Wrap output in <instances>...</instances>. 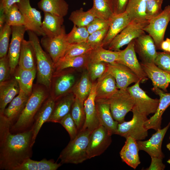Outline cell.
Instances as JSON below:
<instances>
[{"mask_svg":"<svg viewBox=\"0 0 170 170\" xmlns=\"http://www.w3.org/2000/svg\"><path fill=\"white\" fill-rule=\"evenodd\" d=\"M12 124L0 114V169L15 170L32 154V132L31 128L13 133Z\"/></svg>","mask_w":170,"mask_h":170,"instance_id":"1","label":"cell"},{"mask_svg":"<svg viewBox=\"0 0 170 170\" xmlns=\"http://www.w3.org/2000/svg\"><path fill=\"white\" fill-rule=\"evenodd\" d=\"M47 97L43 88L38 87L34 89L24 109L15 123L11 126V132L20 133L31 128L36 115Z\"/></svg>","mask_w":170,"mask_h":170,"instance_id":"2","label":"cell"},{"mask_svg":"<svg viewBox=\"0 0 170 170\" xmlns=\"http://www.w3.org/2000/svg\"><path fill=\"white\" fill-rule=\"evenodd\" d=\"M91 131L87 129L80 131L61 151L59 159L61 164H78L88 159L87 148Z\"/></svg>","mask_w":170,"mask_h":170,"instance_id":"3","label":"cell"},{"mask_svg":"<svg viewBox=\"0 0 170 170\" xmlns=\"http://www.w3.org/2000/svg\"><path fill=\"white\" fill-rule=\"evenodd\" d=\"M29 41L34 48L36 60L38 82L49 88L54 70V64L49 55L42 49L38 36L33 31H27Z\"/></svg>","mask_w":170,"mask_h":170,"instance_id":"4","label":"cell"},{"mask_svg":"<svg viewBox=\"0 0 170 170\" xmlns=\"http://www.w3.org/2000/svg\"><path fill=\"white\" fill-rule=\"evenodd\" d=\"M131 111L133 112L132 119L118 123L116 134L126 139L130 137L137 141L143 140L148 135V130L144 127V123L148 118L146 116L134 107Z\"/></svg>","mask_w":170,"mask_h":170,"instance_id":"5","label":"cell"},{"mask_svg":"<svg viewBox=\"0 0 170 170\" xmlns=\"http://www.w3.org/2000/svg\"><path fill=\"white\" fill-rule=\"evenodd\" d=\"M109 104L110 112L115 121L119 123L124 121L126 114L134 106L132 96L126 89H119L109 98L105 99Z\"/></svg>","mask_w":170,"mask_h":170,"instance_id":"6","label":"cell"},{"mask_svg":"<svg viewBox=\"0 0 170 170\" xmlns=\"http://www.w3.org/2000/svg\"><path fill=\"white\" fill-rule=\"evenodd\" d=\"M149 22L143 21H131L117 35L107 46L108 49L119 51L124 46L145 33L144 29Z\"/></svg>","mask_w":170,"mask_h":170,"instance_id":"7","label":"cell"},{"mask_svg":"<svg viewBox=\"0 0 170 170\" xmlns=\"http://www.w3.org/2000/svg\"><path fill=\"white\" fill-rule=\"evenodd\" d=\"M140 80L133 86L128 87L127 90L134 100V107L141 113L147 116L154 114L157 109L159 100L149 97L139 86Z\"/></svg>","mask_w":170,"mask_h":170,"instance_id":"8","label":"cell"},{"mask_svg":"<svg viewBox=\"0 0 170 170\" xmlns=\"http://www.w3.org/2000/svg\"><path fill=\"white\" fill-rule=\"evenodd\" d=\"M170 21V5L165 7L162 13L149 21L144 29L154 40L156 49H161L167 26Z\"/></svg>","mask_w":170,"mask_h":170,"instance_id":"9","label":"cell"},{"mask_svg":"<svg viewBox=\"0 0 170 170\" xmlns=\"http://www.w3.org/2000/svg\"><path fill=\"white\" fill-rule=\"evenodd\" d=\"M65 27L63 26L61 33L53 37L43 36L41 44L49 55L54 64L64 55L69 44L68 42Z\"/></svg>","mask_w":170,"mask_h":170,"instance_id":"10","label":"cell"},{"mask_svg":"<svg viewBox=\"0 0 170 170\" xmlns=\"http://www.w3.org/2000/svg\"><path fill=\"white\" fill-rule=\"evenodd\" d=\"M111 136L102 125L92 132L87 148L88 159L99 156L105 151L111 143Z\"/></svg>","mask_w":170,"mask_h":170,"instance_id":"11","label":"cell"},{"mask_svg":"<svg viewBox=\"0 0 170 170\" xmlns=\"http://www.w3.org/2000/svg\"><path fill=\"white\" fill-rule=\"evenodd\" d=\"M17 4L24 17L27 30L33 31L38 36H45L41 27V12L31 7L30 0H20Z\"/></svg>","mask_w":170,"mask_h":170,"instance_id":"12","label":"cell"},{"mask_svg":"<svg viewBox=\"0 0 170 170\" xmlns=\"http://www.w3.org/2000/svg\"><path fill=\"white\" fill-rule=\"evenodd\" d=\"M106 71L114 77L119 89H126L130 84L140 80L128 67L117 62L108 63Z\"/></svg>","mask_w":170,"mask_h":170,"instance_id":"13","label":"cell"},{"mask_svg":"<svg viewBox=\"0 0 170 170\" xmlns=\"http://www.w3.org/2000/svg\"><path fill=\"white\" fill-rule=\"evenodd\" d=\"M119 56L116 62L122 64L130 68L138 76L140 82L143 83L148 78L137 58L134 48V40L123 50L119 51Z\"/></svg>","mask_w":170,"mask_h":170,"instance_id":"14","label":"cell"},{"mask_svg":"<svg viewBox=\"0 0 170 170\" xmlns=\"http://www.w3.org/2000/svg\"><path fill=\"white\" fill-rule=\"evenodd\" d=\"M12 38L9 45L8 56L11 74L14 73L18 65L22 42L27 31L24 26H12Z\"/></svg>","mask_w":170,"mask_h":170,"instance_id":"15","label":"cell"},{"mask_svg":"<svg viewBox=\"0 0 170 170\" xmlns=\"http://www.w3.org/2000/svg\"><path fill=\"white\" fill-rule=\"evenodd\" d=\"M170 122L162 129H158L149 139L145 141H137L139 150L147 153L151 157H157L163 159L164 156L162 150V142L169 127Z\"/></svg>","mask_w":170,"mask_h":170,"instance_id":"16","label":"cell"},{"mask_svg":"<svg viewBox=\"0 0 170 170\" xmlns=\"http://www.w3.org/2000/svg\"><path fill=\"white\" fill-rule=\"evenodd\" d=\"M135 52L144 63H154L157 52L155 42L145 33L134 40Z\"/></svg>","mask_w":170,"mask_h":170,"instance_id":"17","label":"cell"},{"mask_svg":"<svg viewBox=\"0 0 170 170\" xmlns=\"http://www.w3.org/2000/svg\"><path fill=\"white\" fill-rule=\"evenodd\" d=\"M152 90L159 96V104L156 112L145 122L144 127L148 130L153 129L157 131L161 128L162 116L170 105V93H166L161 89L153 87Z\"/></svg>","mask_w":170,"mask_h":170,"instance_id":"18","label":"cell"},{"mask_svg":"<svg viewBox=\"0 0 170 170\" xmlns=\"http://www.w3.org/2000/svg\"><path fill=\"white\" fill-rule=\"evenodd\" d=\"M96 84L97 82H93L90 93L84 102L86 118L82 130L87 129L93 131L100 125L95 104Z\"/></svg>","mask_w":170,"mask_h":170,"instance_id":"19","label":"cell"},{"mask_svg":"<svg viewBox=\"0 0 170 170\" xmlns=\"http://www.w3.org/2000/svg\"><path fill=\"white\" fill-rule=\"evenodd\" d=\"M140 64L147 76L151 81L153 87L167 92L170 85V73L160 69L154 63L141 62Z\"/></svg>","mask_w":170,"mask_h":170,"instance_id":"20","label":"cell"},{"mask_svg":"<svg viewBox=\"0 0 170 170\" xmlns=\"http://www.w3.org/2000/svg\"><path fill=\"white\" fill-rule=\"evenodd\" d=\"M97 113L100 125L103 126L112 135L116 134L118 122L113 119L110 105L105 99H95Z\"/></svg>","mask_w":170,"mask_h":170,"instance_id":"21","label":"cell"},{"mask_svg":"<svg viewBox=\"0 0 170 170\" xmlns=\"http://www.w3.org/2000/svg\"><path fill=\"white\" fill-rule=\"evenodd\" d=\"M55 101L51 96L46 99L36 115L31 128L32 132V144L33 145L37 135L43 124L47 122L53 111Z\"/></svg>","mask_w":170,"mask_h":170,"instance_id":"22","label":"cell"},{"mask_svg":"<svg viewBox=\"0 0 170 170\" xmlns=\"http://www.w3.org/2000/svg\"><path fill=\"white\" fill-rule=\"evenodd\" d=\"M114 77L106 71L97 79L95 99H106L118 90Z\"/></svg>","mask_w":170,"mask_h":170,"instance_id":"23","label":"cell"},{"mask_svg":"<svg viewBox=\"0 0 170 170\" xmlns=\"http://www.w3.org/2000/svg\"><path fill=\"white\" fill-rule=\"evenodd\" d=\"M19 83L14 77L0 83V114L20 91Z\"/></svg>","mask_w":170,"mask_h":170,"instance_id":"24","label":"cell"},{"mask_svg":"<svg viewBox=\"0 0 170 170\" xmlns=\"http://www.w3.org/2000/svg\"><path fill=\"white\" fill-rule=\"evenodd\" d=\"M139 150L136 141L131 137L126 139L125 144L120 154L123 162L134 169L140 163L139 152Z\"/></svg>","mask_w":170,"mask_h":170,"instance_id":"25","label":"cell"},{"mask_svg":"<svg viewBox=\"0 0 170 170\" xmlns=\"http://www.w3.org/2000/svg\"><path fill=\"white\" fill-rule=\"evenodd\" d=\"M131 21L126 11L119 14H114L111 19L107 33L103 41V47L107 46Z\"/></svg>","mask_w":170,"mask_h":170,"instance_id":"26","label":"cell"},{"mask_svg":"<svg viewBox=\"0 0 170 170\" xmlns=\"http://www.w3.org/2000/svg\"><path fill=\"white\" fill-rule=\"evenodd\" d=\"M30 96L20 89L18 95L13 99L5 109L3 114L12 124L24 109Z\"/></svg>","mask_w":170,"mask_h":170,"instance_id":"27","label":"cell"},{"mask_svg":"<svg viewBox=\"0 0 170 170\" xmlns=\"http://www.w3.org/2000/svg\"><path fill=\"white\" fill-rule=\"evenodd\" d=\"M75 98L74 94L71 93L55 103L52 113L47 122L59 123L63 117L70 113Z\"/></svg>","mask_w":170,"mask_h":170,"instance_id":"28","label":"cell"},{"mask_svg":"<svg viewBox=\"0 0 170 170\" xmlns=\"http://www.w3.org/2000/svg\"><path fill=\"white\" fill-rule=\"evenodd\" d=\"M44 14L41 27L45 36L53 37L59 35L64 26L63 17L46 12H44Z\"/></svg>","mask_w":170,"mask_h":170,"instance_id":"29","label":"cell"},{"mask_svg":"<svg viewBox=\"0 0 170 170\" xmlns=\"http://www.w3.org/2000/svg\"><path fill=\"white\" fill-rule=\"evenodd\" d=\"M36 57L33 47L30 41L24 39L22 42L18 63L19 67L33 70L36 69Z\"/></svg>","mask_w":170,"mask_h":170,"instance_id":"30","label":"cell"},{"mask_svg":"<svg viewBox=\"0 0 170 170\" xmlns=\"http://www.w3.org/2000/svg\"><path fill=\"white\" fill-rule=\"evenodd\" d=\"M37 5L43 12L62 17L67 14L69 8L65 0H40Z\"/></svg>","mask_w":170,"mask_h":170,"instance_id":"31","label":"cell"},{"mask_svg":"<svg viewBox=\"0 0 170 170\" xmlns=\"http://www.w3.org/2000/svg\"><path fill=\"white\" fill-rule=\"evenodd\" d=\"M75 81V76L72 73H65L60 75L54 82L53 95L51 97L55 101L58 99L72 88Z\"/></svg>","mask_w":170,"mask_h":170,"instance_id":"32","label":"cell"},{"mask_svg":"<svg viewBox=\"0 0 170 170\" xmlns=\"http://www.w3.org/2000/svg\"><path fill=\"white\" fill-rule=\"evenodd\" d=\"M36 69L28 70L19 67L16 72L14 77L17 81L20 89L29 96L32 91V85L36 76Z\"/></svg>","mask_w":170,"mask_h":170,"instance_id":"33","label":"cell"},{"mask_svg":"<svg viewBox=\"0 0 170 170\" xmlns=\"http://www.w3.org/2000/svg\"><path fill=\"white\" fill-rule=\"evenodd\" d=\"M89 54L73 57H62L54 64V69L60 72L68 68L86 67L89 62Z\"/></svg>","mask_w":170,"mask_h":170,"instance_id":"34","label":"cell"},{"mask_svg":"<svg viewBox=\"0 0 170 170\" xmlns=\"http://www.w3.org/2000/svg\"><path fill=\"white\" fill-rule=\"evenodd\" d=\"M62 164L54 162L53 159L43 158L40 161L32 160L31 158L26 160L15 170H56Z\"/></svg>","mask_w":170,"mask_h":170,"instance_id":"35","label":"cell"},{"mask_svg":"<svg viewBox=\"0 0 170 170\" xmlns=\"http://www.w3.org/2000/svg\"><path fill=\"white\" fill-rule=\"evenodd\" d=\"M119 56V51L106 49L103 47H100L92 49L90 52L88 63H112L117 61Z\"/></svg>","mask_w":170,"mask_h":170,"instance_id":"36","label":"cell"},{"mask_svg":"<svg viewBox=\"0 0 170 170\" xmlns=\"http://www.w3.org/2000/svg\"><path fill=\"white\" fill-rule=\"evenodd\" d=\"M92 85L93 82L88 71H85L72 88L75 97L84 103L90 93Z\"/></svg>","mask_w":170,"mask_h":170,"instance_id":"37","label":"cell"},{"mask_svg":"<svg viewBox=\"0 0 170 170\" xmlns=\"http://www.w3.org/2000/svg\"><path fill=\"white\" fill-rule=\"evenodd\" d=\"M125 11L131 21H143L146 18V1L143 0H129Z\"/></svg>","mask_w":170,"mask_h":170,"instance_id":"38","label":"cell"},{"mask_svg":"<svg viewBox=\"0 0 170 170\" xmlns=\"http://www.w3.org/2000/svg\"><path fill=\"white\" fill-rule=\"evenodd\" d=\"M93 4L90 9L97 17L110 20L114 14L111 0H93Z\"/></svg>","mask_w":170,"mask_h":170,"instance_id":"39","label":"cell"},{"mask_svg":"<svg viewBox=\"0 0 170 170\" xmlns=\"http://www.w3.org/2000/svg\"><path fill=\"white\" fill-rule=\"evenodd\" d=\"M96 18L90 9L85 11L81 8L72 12L69 19L77 26L86 27Z\"/></svg>","mask_w":170,"mask_h":170,"instance_id":"40","label":"cell"},{"mask_svg":"<svg viewBox=\"0 0 170 170\" xmlns=\"http://www.w3.org/2000/svg\"><path fill=\"white\" fill-rule=\"evenodd\" d=\"M71 112V116L76 123L79 132L82 129L85 121L86 116L84 103L75 97Z\"/></svg>","mask_w":170,"mask_h":170,"instance_id":"41","label":"cell"},{"mask_svg":"<svg viewBox=\"0 0 170 170\" xmlns=\"http://www.w3.org/2000/svg\"><path fill=\"white\" fill-rule=\"evenodd\" d=\"M5 23L12 26L25 25L23 15L19 9L17 3L11 7L5 12Z\"/></svg>","mask_w":170,"mask_h":170,"instance_id":"42","label":"cell"},{"mask_svg":"<svg viewBox=\"0 0 170 170\" xmlns=\"http://www.w3.org/2000/svg\"><path fill=\"white\" fill-rule=\"evenodd\" d=\"M93 48L87 42L69 44L64 55L62 57L78 56L89 54Z\"/></svg>","mask_w":170,"mask_h":170,"instance_id":"43","label":"cell"},{"mask_svg":"<svg viewBox=\"0 0 170 170\" xmlns=\"http://www.w3.org/2000/svg\"><path fill=\"white\" fill-rule=\"evenodd\" d=\"M89 34L85 27H78L74 25L70 32L66 35L69 44H73L87 41Z\"/></svg>","mask_w":170,"mask_h":170,"instance_id":"44","label":"cell"},{"mask_svg":"<svg viewBox=\"0 0 170 170\" xmlns=\"http://www.w3.org/2000/svg\"><path fill=\"white\" fill-rule=\"evenodd\" d=\"M12 34L11 26L5 23L0 30V58L7 55L9 47L10 37Z\"/></svg>","mask_w":170,"mask_h":170,"instance_id":"45","label":"cell"},{"mask_svg":"<svg viewBox=\"0 0 170 170\" xmlns=\"http://www.w3.org/2000/svg\"><path fill=\"white\" fill-rule=\"evenodd\" d=\"M108 63L104 62L88 63L86 66L90 79L94 82L106 71Z\"/></svg>","mask_w":170,"mask_h":170,"instance_id":"46","label":"cell"},{"mask_svg":"<svg viewBox=\"0 0 170 170\" xmlns=\"http://www.w3.org/2000/svg\"><path fill=\"white\" fill-rule=\"evenodd\" d=\"M163 0H148L146 1V20L149 21L160 14L163 10Z\"/></svg>","mask_w":170,"mask_h":170,"instance_id":"47","label":"cell"},{"mask_svg":"<svg viewBox=\"0 0 170 170\" xmlns=\"http://www.w3.org/2000/svg\"><path fill=\"white\" fill-rule=\"evenodd\" d=\"M109 28L96 31L89 34L87 42L93 49L103 46V42Z\"/></svg>","mask_w":170,"mask_h":170,"instance_id":"48","label":"cell"},{"mask_svg":"<svg viewBox=\"0 0 170 170\" xmlns=\"http://www.w3.org/2000/svg\"><path fill=\"white\" fill-rule=\"evenodd\" d=\"M59 123H60L68 132L71 140L74 139L76 137L78 131L70 112L63 117L60 121Z\"/></svg>","mask_w":170,"mask_h":170,"instance_id":"49","label":"cell"},{"mask_svg":"<svg viewBox=\"0 0 170 170\" xmlns=\"http://www.w3.org/2000/svg\"><path fill=\"white\" fill-rule=\"evenodd\" d=\"M154 63L160 69L170 73V53L157 52Z\"/></svg>","mask_w":170,"mask_h":170,"instance_id":"50","label":"cell"},{"mask_svg":"<svg viewBox=\"0 0 170 170\" xmlns=\"http://www.w3.org/2000/svg\"><path fill=\"white\" fill-rule=\"evenodd\" d=\"M111 19L105 20L98 18H95L87 27L89 34L96 31L109 28Z\"/></svg>","mask_w":170,"mask_h":170,"instance_id":"51","label":"cell"},{"mask_svg":"<svg viewBox=\"0 0 170 170\" xmlns=\"http://www.w3.org/2000/svg\"><path fill=\"white\" fill-rule=\"evenodd\" d=\"M11 74L8 55L0 59V83L8 79Z\"/></svg>","mask_w":170,"mask_h":170,"instance_id":"52","label":"cell"},{"mask_svg":"<svg viewBox=\"0 0 170 170\" xmlns=\"http://www.w3.org/2000/svg\"><path fill=\"white\" fill-rule=\"evenodd\" d=\"M114 14L123 13L125 11L129 0H111Z\"/></svg>","mask_w":170,"mask_h":170,"instance_id":"53","label":"cell"},{"mask_svg":"<svg viewBox=\"0 0 170 170\" xmlns=\"http://www.w3.org/2000/svg\"><path fill=\"white\" fill-rule=\"evenodd\" d=\"M150 164L146 170H163L165 166L162 163L163 159L157 157H151Z\"/></svg>","mask_w":170,"mask_h":170,"instance_id":"54","label":"cell"},{"mask_svg":"<svg viewBox=\"0 0 170 170\" xmlns=\"http://www.w3.org/2000/svg\"><path fill=\"white\" fill-rule=\"evenodd\" d=\"M20 0H0V5L5 9V12L15 3H19Z\"/></svg>","mask_w":170,"mask_h":170,"instance_id":"55","label":"cell"},{"mask_svg":"<svg viewBox=\"0 0 170 170\" xmlns=\"http://www.w3.org/2000/svg\"><path fill=\"white\" fill-rule=\"evenodd\" d=\"M5 23V9L0 5V30H1Z\"/></svg>","mask_w":170,"mask_h":170,"instance_id":"56","label":"cell"},{"mask_svg":"<svg viewBox=\"0 0 170 170\" xmlns=\"http://www.w3.org/2000/svg\"><path fill=\"white\" fill-rule=\"evenodd\" d=\"M170 44V39L167 38L166 40H163L161 43L160 48L164 52H167Z\"/></svg>","mask_w":170,"mask_h":170,"instance_id":"57","label":"cell"},{"mask_svg":"<svg viewBox=\"0 0 170 170\" xmlns=\"http://www.w3.org/2000/svg\"><path fill=\"white\" fill-rule=\"evenodd\" d=\"M166 147L169 150H170V143L167 145Z\"/></svg>","mask_w":170,"mask_h":170,"instance_id":"58","label":"cell"},{"mask_svg":"<svg viewBox=\"0 0 170 170\" xmlns=\"http://www.w3.org/2000/svg\"><path fill=\"white\" fill-rule=\"evenodd\" d=\"M167 52L170 53V44L169 47V48H168V51Z\"/></svg>","mask_w":170,"mask_h":170,"instance_id":"59","label":"cell"},{"mask_svg":"<svg viewBox=\"0 0 170 170\" xmlns=\"http://www.w3.org/2000/svg\"><path fill=\"white\" fill-rule=\"evenodd\" d=\"M167 162L169 164H170V158L167 161Z\"/></svg>","mask_w":170,"mask_h":170,"instance_id":"60","label":"cell"},{"mask_svg":"<svg viewBox=\"0 0 170 170\" xmlns=\"http://www.w3.org/2000/svg\"><path fill=\"white\" fill-rule=\"evenodd\" d=\"M143 0L144 1H147L148 0Z\"/></svg>","mask_w":170,"mask_h":170,"instance_id":"61","label":"cell"},{"mask_svg":"<svg viewBox=\"0 0 170 170\" xmlns=\"http://www.w3.org/2000/svg\"><path fill=\"white\" fill-rule=\"evenodd\" d=\"M169 139H170V138H169Z\"/></svg>","mask_w":170,"mask_h":170,"instance_id":"62","label":"cell"}]
</instances>
